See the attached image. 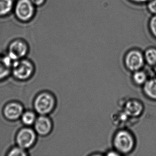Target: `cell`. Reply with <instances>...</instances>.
Instances as JSON below:
<instances>
[{
    "label": "cell",
    "mask_w": 156,
    "mask_h": 156,
    "mask_svg": "<svg viewBox=\"0 0 156 156\" xmlns=\"http://www.w3.org/2000/svg\"><path fill=\"white\" fill-rule=\"evenodd\" d=\"M112 143L114 149L120 155H128L135 148L136 138L131 131L122 129L117 130L114 134Z\"/></svg>",
    "instance_id": "obj_1"
},
{
    "label": "cell",
    "mask_w": 156,
    "mask_h": 156,
    "mask_svg": "<svg viewBox=\"0 0 156 156\" xmlns=\"http://www.w3.org/2000/svg\"><path fill=\"white\" fill-rule=\"evenodd\" d=\"M56 100L53 95L47 92L39 94L34 101L35 111L41 115H46L54 109Z\"/></svg>",
    "instance_id": "obj_2"
},
{
    "label": "cell",
    "mask_w": 156,
    "mask_h": 156,
    "mask_svg": "<svg viewBox=\"0 0 156 156\" xmlns=\"http://www.w3.org/2000/svg\"><path fill=\"white\" fill-rule=\"evenodd\" d=\"M34 70L32 63L29 60L24 59L14 61L12 67V72L14 77L22 81L30 78Z\"/></svg>",
    "instance_id": "obj_3"
},
{
    "label": "cell",
    "mask_w": 156,
    "mask_h": 156,
    "mask_svg": "<svg viewBox=\"0 0 156 156\" xmlns=\"http://www.w3.org/2000/svg\"><path fill=\"white\" fill-rule=\"evenodd\" d=\"M124 62L126 68L132 73L142 69L146 63L144 54L137 49L128 51L124 57Z\"/></svg>",
    "instance_id": "obj_4"
},
{
    "label": "cell",
    "mask_w": 156,
    "mask_h": 156,
    "mask_svg": "<svg viewBox=\"0 0 156 156\" xmlns=\"http://www.w3.org/2000/svg\"><path fill=\"white\" fill-rule=\"evenodd\" d=\"M15 16L19 20L28 22L34 16L35 6L31 0H19L14 7Z\"/></svg>",
    "instance_id": "obj_5"
},
{
    "label": "cell",
    "mask_w": 156,
    "mask_h": 156,
    "mask_svg": "<svg viewBox=\"0 0 156 156\" xmlns=\"http://www.w3.org/2000/svg\"><path fill=\"white\" fill-rule=\"evenodd\" d=\"M29 51L28 44L24 41L20 39L15 40L11 42L8 48V56L12 61L23 59Z\"/></svg>",
    "instance_id": "obj_6"
},
{
    "label": "cell",
    "mask_w": 156,
    "mask_h": 156,
    "mask_svg": "<svg viewBox=\"0 0 156 156\" xmlns=\"http://www.w3.org/2000/svg\"><path fill=\"white\" fill-rule=\"evenodd\" d=\"M35 131L30 128H24L18 132L16 136V142L18 146L26 149L32 147L36 140Z\"/></svg>",
    "instance_id": "obj_7"
},
{
    "label": "cell",
    "mask_w": 156,
    "mask_h": 156,
    "mask_svg": "<svg viewBox=\"0 0 156 156\" xmlns=\"http://www.w3.org/2000/svg\"><path fill=\"white\" fill-rule=\"evenodd\" d=\"M124 109V113L128 116L136 118L142 115L144 107L141 101L136 99H131L126 102Z\"/></svg>",
    "instance_id": "obj_8"
},
{
    "label": "cell",
    "mask_w": 156,
    "mask_h": 156,
    "mask_svg": "<svg viewBox=\"0 0 156 156\" xmlns=\"http://www.w3.org/2000/svg\"><path fill=\"white\" fill-rule=\"evenodd\" d=\"M23 113V107L18 102L9 103L3 109L4 116L10 120H17L21 117Z\"/></svg>",
    "instance_id": "obj_9"
},
{
    "label": "cell",
    "mask_w": 156,
    "mask_h": 156,
    "mask_svg": "<svg viewBox=\"0 0 156 156\" xmlns=\"http://www.w3.org/2000/svg\"><path fill=\"white\" fill-rule=\"evenodd\" d=\"M52 127L51 120L46 115H41V116L36 119L34 123L35 131L41 136H46L50 134Z\"/></svg>",
    "instance_id": "obj_10"
},
{
    "label": "cell",
    "mask_w": 156,
    "mask_h": 156,
    "mask_svg": "<svg viewBox=\"0 0 156 156\" xmlns=\"http://www.w3.org/2000/svg\"><path fill=\"white\" fill-rule=\"evenodd\" d=\"M12 60L7 55L0 56V80L9 76L12 71Z\"/></svg>",
    "instance_id": "obj_11"
},
{
    "label": "cell",
    "mask_w": 156,
    "mask_h": 156,
    "mask_svg": "<svg viewBox=\"0 0 156 156\" xmlns=\"http://www.w3.org/2000/svg\"><path fill=\"white\" fill-rule=\"evenodd\" d=\"M142 87L146 96L151 100L156 101V78L148 79Z\"/></svg>",
    "instance_id": "obj_12"
},
{
    "label": "cell",
    "mask_w": 156,
    "mask_h": 156,
    "mask_svg": "<svg viewBox=\"0 0 156 156\" xmlns=\"http://www.w3.org/2000/svg\"><path fill=\"white\" fill-rule=\"evenodd\" d=\"M148 79V78L147 73L142 69L135 71L133 73L132 80L136 85L142 87Z\"/></svg>",
    "instance_id": "obj_13"
},
{
    "label": "cell",
    "mask_w": 156,
    "mask_h": 156,
    "mask_svg": "<svg viewBox=\"0 0 156 156\" xmlns=\"http://www.w3.org/2000/svg\"><path fill=\"white\" fill-rule=\"evenodd\" d=\"M14 7L13 0H0V17L8 15Z\"/></svg>",
    "instance_id": "obj_14"
},
{
    "label": "cell",
    "mask_w": 156,
    "mask_h": 156,
    "mask_svg": "<svg viewBox=\"0 0 156 156\" xmlns=\"http://www.w3.org/2000/svg\"><path fill=\"white\" fill-rule=\"evenodd\" d=\"M144 54L145 62L151 66L156 64V49L150 48L146 50Z\"/></svg>",
    "instance_id": "obj_15"
},
{
    "label": "cell",
    "mask_w": 156,
    "mask_h": 156,
    "mask_svg": "<svg viewBox=\"0 0 156 156\" xmlns=\"http://www.w3.org/2000/svg\"><path fill=\"white\" fill-rule=\"evenodd\" d=\"M22 121L26 126H31L34 124L36 119V115L34 112L31 111L23 113L21 116Z\"/></svg>",
    "instance_id": "obj_16"
},
{
    "label": "cell",
    "mask_w": 156,
    "mask_h": 156,
    "mask_svg": "<svg viewBox=\"0 0 156 156\" xmlns=\"http://www.w3.org/2000/svg\"><path fill=\"white\" fill-rule=\"evenodd\" d=\"M28 155L27 152L25 151V149L21 147H15L10 150L9 151L8 155L9 156H26Z\"/></svg>",
    "instance_id": "obj_17"
},
{
    "label": "cell",
    "mask_w": 156,
    "mask_h": 156,
    "mask_svg": "<svg viewBox=\"0 0 156 156\" xmlns=\"http://www.w3.org/2000/svg\"><path fill=\"white\" fill-rule=\"evenodd\" d=\"M149 28L151 34L156 37V15L153 16L150 20Z\"/></svg>",
    "instance_id": "obj_18"
},
{
    "label": "cell",
    "mask_w": 156,
    "mask_h": 156,
    "mask_svg": "<svg viewBox=\"0 0 156 156\" xmlns=\"http://www.w3.org/2000/svg\"><path fill=\"white\" fill-rule=\"evenodd\" d=\"M147 8L151 13L156 15V0H151L149 2Z\"/></svg>",
    "instance_id": "obj_19"
},
{
    "label": "cell",
    "mask_w": 156,
    "mask_h": 156,
    "mask_svg": "<svg viewBox=\"0 0 156 156\" xmlns=\"http://www.w3.org/2000/svg\"><path fill=\"white\" fill-rule=\"evenodd\" d=\"M31 1L34 6L40 7V6H42L44 4L45 0H31Z\"/></svg>",
    "instance_id": "obj_20"
},
{
    "label": "cell",
    "mask_w": 156,
    "mask_h": 156,
    "mask_svg": "<svg viewBox=\"0 0 156 156\" xmlns=\"http://www.w3.org/2000/svg\"><path fill=\"white\" fill-rule=\"evenodd\" d=\"M105 155L107 156H119V155H121L115 149L108 151L106 152Z\"/></svg>",
    "instance_id": "obj_21"
},
{
    "label": "cell",
    "mask_w": 156,
    "mask_h": 156,
    "mask_svg": "<svg viewBox=\"0 0 156 156\" xmlns=\"http://www.w3.org/2000/svg\"><path fill=\"white\" fill-rule=\"evenodd\" d=\"M130 1L136 3H143L149 2L151 0H129Z\"/></svg>",
    "instance_id": "obj_22"
},
{
    "label": "cell",
    "mask_w": 156,
    "mask_h": 156,
    "mask_svg": "<svg viewBox=\"0 0 156 156\" xmlns=\"http://www.w3.org/2000/svg\"><path fill=\"white\" fill-rule=\"evenodd\" d=\"M154 71H155V73H156V64L154 66Z\"/></svg>",
    "instance_id": "obj_23"
}]
</instances>
